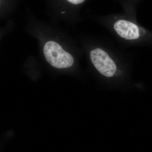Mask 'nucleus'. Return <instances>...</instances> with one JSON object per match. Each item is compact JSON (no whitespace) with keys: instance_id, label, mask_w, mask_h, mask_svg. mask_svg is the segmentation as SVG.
Returning <instances> with one entry per match:
<instances>
[{"instance_id":"1","label":"nucleus","mask_w":152,"mask_h":152,"mask_svg":"<svg viewBox=\"0 0 152 152\" xmlns=\"http://www.w3.org/2000/svg\"><path fill=\"white\" fill-rule=\"evenodd\" d=\"M87 54L91 64L101 75L107 78L123 75V66L129 63V52L107 38L94 36L89 41Z\"/></svg>"},{"instance_id":"2","label":"nucleus","mask_w":152,"mask_h":152,"mask_svg":"<svg viewBox=\"0 0 152 152\" xmlns=\"http://www.w3.org/2000/svg\"><path fill=\"white\" fill-rule=\"evenodd\" d=\"M44 53L46 60L54 67L67 69L74 65V57L56 42L49 41L45 45Z\"/></svg>"},{"instance_id":"3","label":"nucleus","mask_w":152,"mask_h":152,"mask_svg":"<svg viewBox=\"0 0 152 152\" xmlns=\"http://www.w3.org/2000/svg\"><path fill=\"white\" fill-rule=\"evenodd\" d=\"M86 0H67L71 4L74 5H79L85 2Z\"/></svg>"}]
</instances>
